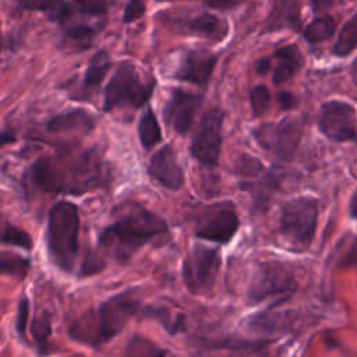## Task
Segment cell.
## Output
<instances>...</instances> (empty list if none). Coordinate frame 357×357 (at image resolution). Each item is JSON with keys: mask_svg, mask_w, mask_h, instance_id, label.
I'll return each mask as SVG.
<instances>
[{"mask_svg": "<svg viewBox=\"0 0 357 357\" xmlns=\"http://www.w3.org/2000/svg\"><path fill=\"white\" fill-rule=\"evenodd\" d=\"M25 177L42 192L82 195L107 188L112 172L98 146H63L54 153L36 158Z\"/></svg>", "mask_w": 357, "mask_h": 357, "instance_id": "cell-1", "label": "cell"}, {"mask_svg": "<svg viewBox=\"0 0 357 357\" xmlns=\"http://www.w3.org/2000/svg\"><path fill=\"white\" fill-rule=\"evenodd\" d=\"M169 233L167 222L156 212L132 204L98 234V248L119 264H127L144 245Z\"/></svg>", "mask_w": 357, "mask_h": 357, "instance_id": "cell-2", "label": "cell"}, {"mask_svg": "<svg viewBox=\"0 0 357 357\" xmlns=\"http://www.w3.org/2000/svg\"><path fill=\"white\" fill-rule=\"evenodd\" d=\"M142 310L135 289H126L103 300L96 311L91 312V328H68V336L89 347L99 349L116 337L128 321Z\"/></svg>", "mask_w": 357, "mask_h": 357, "instance_id": "cell-3", "label": "cell"}, {"mask_svg": "<svg viewBox=\"0 0 357 357\" xmlns=\"http://www.w3.org/2000/svg\"><path fill=\"white\" fill-rule=\"evenodd\" d=\"M79 209L66 199L52 205L46 223V250L50 262L66 273H73L79 250Z\"/></svg>", "mask_w": 357, "mask_h": 357, "instance_id": "cell-4", "label": "cell"}, {"mask_svg": "<svg viewBox=\"0 0 357 357\" xmlns=\"http://www.w3.org/2000/svg\"><path fill=\"white\" fill-rule=\"evenodd\" d=\"M155 79H145L130 60L120 61L103 91L102 110L112 113L117 109L138 110L152 98Z\"/></svg>", "mask_w": 357, "mask_h": 357, "instance_id": "cell-5", "label": "cell"}, {"mask_svg": "<svg viewBox=\"0 0 357 357\" xmlns=\"http://www.w3.org/2000/svg\"><path fill=\"white\" fill-rule=\"evenodd\" d=\"M297 287V280L287 265L279 261H264L257 265L247 289V304L255 305L266 300L280 304L296 293Z\"/></svg>", "mask_w": 357, "mask_h": 357, "instance_id": "cell-6", "label": "cell"}, {"mask_svg": "<svg viewBox=\"0 0 357 357\" xmlns=\"http://www.w3.org/2000/svg\"><path fill=\"white\" fill-rule=\"evenodd\" d=\"M318 225V201L301 195L286 201L280 208L279 233L291 245L305 250L314 240Z\"/></svg>", "mask_w": 357, "mask_h": 357, "instance_id": "cell-7", "label": "cell"}, {"mask_svg": "<svg viewBox=\"0 0 357 357\" xmlns=\"http://www.w3.org/2000/svg\"><path fill=\"white\" fill-rule=\"evenodd\" d=\"M219 247L195 243L181 264V278L187 290L195 296H209L220 271Z\"/></svg>", "mask_w": 357, "mask_h": 357, "instance_id": "cell-8", "label": "cell"}, {"mask_svg": "<svg viewBox=\"0 0 357 357\" xmlns=\"http://www.w3.org/2000/svg\"><path fill=\"white\" fill-rule=\"evenodd\" d=\"M226 112L219 106H212L199 119L190 141V155L205 169L218 167L222 144L223 121Z\"/></svg>", "mask_w": 357, "mask_h": 357, "instance_id": "cell-9", "label": "cell"}, {"mask_svg": "<svg viewBox=\"0 0 357 357\" xmlns=\"http://www.w3.org/2000/svg\"><path fill=\"white\" fill-rule=\"evenodd\" d=\"M234 174L238 187L251 194L257 208H266L273 192L279 190L280 176L248 153L236 159Z\"/></svg>", "mask_w": 357, "mask_h": 357, "instance_id": "cell-10", "label": "cell"}, {"mask_svg": "<svg viewBox=\"0 0 357 357\" xmlns=\"http://www.w3.org/2000/svg\"><path fill=\"white\" fill-rule=\"evenodd\" d=\"M257 144L273 158L290 160L303 137V121L296 117H284L275 123H262L252 130Z\"/></svg>", "mask_w": 357, "mask_h": 357, "instance_id": "cell-11", "label": "cell"}, {"mask_svg": "<svg viewBox=\"0 0 357 357\" xmlns=\"http://www.w3.org/2000/svg\"><path fill=\"white\" fill-rule=\"evenodd\" d=\"M240 227V218L231 201L206 206L197 219L194 234L202 241L219 245L229 244Z\"/></svg>", "mask_w": 357, "mask_h": 357, "instance_id": "cell-12", "label": "cell"}, {"mask_svg": "<svg viewBox=\"0 0 357 357\" xmlns=\"http://www.w3.org/2000/svg\"><path fill=\"white\" fill-rule=\"evenodd\" d=\"M318 127L321 132L336 142L357 138V116L354 107L342 100L325 102L319 109Z\"/></svg>", "mask_w": 357, "mask_h": 357, "instance_id": "cell-13", "label": "cell"}, {"mask_svg": "<svg viewBox=\"0 0 357 357\" xmlns=\"http://www.w3.org/2000/svg\"><path fill=\"white\" fill-rule=\"evenodd\" d=\"M204 96L199 92L172 88L163 105L162 117L166 126L178 135H185L192 127L197 112L202 105Z\"/></svg>", "mask_w": 357, "mask_h": 357, "instance_id": "cell-14", "label": "cell"}, {"mask_svg": "<svg viewBox=\"0 0 357 357\" xmlns=\"http://www.w3.org/2000/svg\"><path fill=\"white\" fill-rule=\"evenodd\" d=\"M146 173L166 190L178 191L184 185V170L172 144L163 145L151 156Z\"/></svg>", "mask_w": 357, "mask_h": 357, "instance_id": "cell-15", "label": "cell"}, {"mask_svg": "<svg viewBox=\"0 0 357 357\" xmlns=\"http://www.w3.org/2000/svg\"><path fill=\"white\" fill-rule=\"evenodd\" d=\"M218 56L206 49H190L181 59L174 78L199 88H206L216 67Z\"/></svg>", "mask_w": 357, "mask_h": 357, "instance_id": "cell-16", "label": "cell"}, {"mask_svg": "<svg viewBox=\"0 0 357 357\" xmlns=\"http://www.w3.org/2000/svg\"><path fill=\"white\" fill-rule=\"evenodd\" d=\"M96 126V119L89 113V110L82 107H71L52 116L45 128L52 134L63 132H81L89 134Z\"/></svg>", "mask_w": 357, "mask_h": 357, "instance_id": "cell-17", "label": "cell"}, {"mask_svg": "<svg viewBox=\"0 0 357 357\" xmlns=\"http://www.w3.org/2000/svg\"><path fill=\"white\" fill-rule=\"evenodd\" d=\"M112 67V60L110 56L106 50H99L96 52L92 59L88 63V67L84 73L82 82L79 86V92L74 95L73 98L75 99H89L92 95L96 92L102 81L105 79L106 74L109 73Z\"/></svg>", "mask_w": 357, "mask_h": 357, "instance_id": "cell-18", "label": "cell"}, {"mask_svg": "<svg viewBox=\"0 0 357 357\" xmlns=\"http://www.w3.org/2000/svg\"><path fill=\"white\" fill-rule=\"evenodd\" d=\"M184 28L190 35L205 38L213 42L225 40L229 33L227 22L223 18L209 13H204L190 20L188 22H185Z\"/></svg>", "mask_w": 357, "mask_h": 357, "instance_id": "cell-19", "label": "cell"}, {"mask_svg": "<svg viewBox=\"0 0 357 357\" xmlns=\"http://www.w3.org/2000/svg\"><path fill=\"white\" fill-rule=\"evenodd\" d=\"M272 340L266 339H243L237 336H227V337H219V339H199L198 347L204 350H229L234 353H245V354H254L261 353L264 349H266Z\"/></svg>", "mask_w": 357, "mask_h": 357, "instance_id": "cell-20", "label": "cell"}, {"mask_svg": "<svg viewBox=\"0 0 357 357\" xmlns=\"http://www.w3.org/2000/svg\"><path fill=\"white\" fill-rule=\"evenodd\" d=\"M273 57L278 60V64L272 73V82L275 85L287 82L304 63V57L296 45H286L279 47Z\"/></svg>", "mask_w": 357, "mask_h": 357, "instance_id": "cell-21", "label": "cell"}, {"mask_svg": "<svg viewBox=\"0 0 357 357\" xmlns=\"http://www.w3.org/2000/svg\"><path fill=\"white\" fill-rule=\"evenodd\" d=\"M138 139L145 151L152 149L162 141V128L151 106L146 105L137 124Z\"/></svg>", "mask_w": 357, "mask_h": 357, "instance_id": "cell-22", "label": "cell"}, {"mask_svg": "<svg viewBox=\"0 0 357 357\" xmlns=\"http://www.w3.org/2000/svg\"><path fill=\"white\" fill-rule=\"evenodd\" d=\"M139 315L142 318H149L160 324L170 336H176L177 333H181L185 331V315L183 312H178L174 318H172L169 314V310L163 307L145 305L142 307Z\"/></svg>", "mask_w": 357, "mask_h": 357, "instance_id": "cell-23", "label": "cell"}, {"mask_svg": "<svg viewBox=\"0 0 357 357\" xmlns=\"http://www.w3.org/2000/svg\"><path fill=\"white\" fill-rule=\"evenodd\" d=\"M336 31V21L331 15H322L312 20L303 32L308 43H319L329 39Z\"/></svg>", "mask_w": 357, "mask_h": 357, "instance_id": "cell-24", "label": "cell"}, {"mask_svg": "<svg viewBox=\"0 0 357 357\" xmlns=\"http://www.w3.org/2000/svg\"><path fill=\"white\" fill-rule=\"evenodd\" d=\"M357 49V13L342 26L333 45V54L344 57Z\"/></svg>", "mask_w": 357, "mask_h": 357, "instance_id": "cell-25", "label": "cell"}, {"mask_svg": "<svg viewBox=\"0 0 357 357\" xmlns=\"http://www.w3.org/2000/svg\"><path fill=\"white\" fill-rule=\"evenodd\" d=\"M29 266H31V262L28 258L15 252L1 251L0 271L3 275H8L18 280H24V278L29 271Z\"/></svg>", "mask_w": 357, "mask_h": 357, "instance_id": "cell-26", "label": "cell"}, {"mask_svg": "<svg viewBox=\"0 0 357 357\" xmlns=\"http://www.w3.org/2000/svg\"><path fill=\"white\" fill-rule=\"evenodd\" d=\"M52 335V324L47 314L35 317L31 322V336L33 346L39 354L49 353V337Z\"/></svg>", "mask_w": 357, "mask_h": 357, "instance_id": "cell-27", "label": "cell"}, {"mask_svg": "<svg viewBox=\"0 0 357 357\" xmlns=\"http://www.w3.org/2000/svg\"><path fill=\"white\" fill-rule=\"evenodd\" d=\"M1 244L3 245H14V247L22 248L25 251H31L33 247L31 234L26 230L13 225L8 220H4V223H3Z\"/></svg>", "mask_w": 357, "mask_h": 357, "instance_id": "cell-28", "label": "cell"}, {"mask_svg": "<svg viewBox=\"0 0 357 357\" xmlns=\"http://www.w3.org/2000/svg\"><path fill=\"white\" fill-rule=\"evenodd\" d=\"M250 107L254 117H259L265 114L271 106V92L269 88L264 84L254 86L250 92Z\"/></svg>", "mask_w": 357, "mask_h": 357, "instance_id": "cell-29", "label": "cell"}, {"mask_svg": "<svg viewBox=\"0 0 357 357\" xmlns=\"http://www.w3.org/2000/svg\"><path fill=\"white\" fill-rule=\"evenodd\" d=\"M21 7L32 11H43L52 20H56L57 14L64 7V0H15Z\"/></svg>", "mask_w": 357, "mask_h": 357, "instance_id": "cell-30", "label": "cell"}, {"mask_svg": "<svg viewBox=\"0 0 357 357\" xmlns=\"http://www.w3.org/2000/svg\"><path fill=\"white\" fill-rule=\"evenodd\" d=\"M128 354H141V356H159V354H167L169 351L166 349L159 347L158 344H153L148 339L134 336L131 342L127 346Z\"/></svg>", "mask_w": 357, "mask_h": 357, "instance_id": "cell-31", "label": "cell"}, {"mask_svg": "<svg viewBox=\"0 0 357 357\" xmlns=\"http://www.w3.org/2000/svg\"><path fill=\"white\" fill-rule=\"evenodd\" d=\"M29 317V300L25 294H21L15 314V331L21 340L26 342V326Z\"/></svg>", "mask_w": 357, "mask_h": 357, "instance_id": "cell-32", "label": "cell"}, {"mask_svg": "<svg viewBox=\"0 0 357 357\" xmlns=\"http://www.w3.org/2000/svg\"><path fill=\"white\" fill-rule=\"evenodd\" d=\"M102 255H103L102 252L98 254L92 248H88L86 254L84 257L82 265H81L79 276H91V275H95L99 271H102L106 266V262L102 259Z\"/></svg>", "mask_w": 357, "mask_h": 357, "instance_id": "cell-33", "label": "cell"}, {"mask_svg": "<svg viewBox=\"0 0 357 357\" xmlns=\"http://www.w3.org/2000/svg\"><path fill=\"white\" fill-rule=\"evenodd\" d=\"M145 13V0H130L123 13V21L126 24L134 22Z\"/></svg>", "mask_w": 357, "mask_h": 357, "instance_id": "cell-34", "label": "cell"}, {"mask_svg": "<svg viewBox=\"0 0 357 357\" xmlns=\"http://www.w3.org/2000/svg\"><path fill=\"white\" fill-rule=\"evenodd\" d=\"M276 100L282 110H291L297 106V98L289 91H279L276 95Z\"/></svg>", "mask_w": 357, "mask_h": 357, "instance_id": "cell-35", "label": "cell"}, {"mask_svg": "<svg viewBox=\"0 0 357 357\" xmlns=\"http://www.w3.org/2000/svg\"><path fill=\"white\" fill-rule=\"evenodd\" d=\"M205 4L215 10H230L245 0H204Z\"/></svg>", "mask_w": 357, "mask_h": 357, "instance_id": "cell-36", "label": "cell"}, {"mask_svg": "<svg viewBox=\"0 0 357 357\" xmlns=\"http://www.w3.org/2000/svg\"><path fill=\"white\" fill-rule=\"evenodd\" d=\"M17 141V134L11 127H4L0 132V145L6 146L8 144H14Z\"/></svg>", "mask_w": 357, "mask_h": 357, "instance_id": "cell-37", "label": "cell"}, {"mask_svg": "<svg viewBox=\"0 0 357 357\" xmlns=\"http://www.w3.org/2000/svg\"><path fill=\"white\" fill-rule=\"evenodd\" d=\"M255 70L259 75L266 74L271 70V59L269 57H261L255 63Z\"/></svg>", "mask_w": 357, "mask_h": 357, "instance_id": "cell-38", "label": "cell"}, {"mask_svg": "<svg viewBox=\"0 0 357 357\" xmlns=\"http://www.w3.org/2000/svg\"><path fill=\"white\" fill-rule=\"evenodd\" d=\"M332 1L333 0H311V4H312L314 11H321V10H325V8L331 7Z\"/></svg>", "mask_w": 357, "mask_h": 357, "instance_id": "cell-39", "label": "cell"}, {"mask_svg": "<svg viewBox=\"0 0 357 357\" xmlns=\"http://www.w3.org/2000/svg\"><path fill=\"white\" fill-rule=\"evenodd\" d=\"M346 265H357V244H354V248L346 255Z\"/></svg>", "mask_w": 357, "mask_h": 357, "instance_id": "cell-40", "label": "cell"}, {"mask_svg": "<svg viewBox=\"0 0 357 357\" xmlns=\"http://www.w3.org/2000/svg\"><path fill=\"white\" fill-rule=\"evenodd\" d=\"M353 213H357V197L353 199Z\"/></svg>", "mask_w": 357, "mask_h": 357, "instance_id": "cell-41", "label": "cell"}]
</instances>
